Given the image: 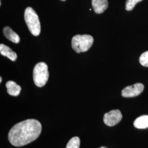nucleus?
<instances>
[{
  "label": "nucleus",
  "instance_id": "1",
  "mask_svg": "<svg viewBox=\"0 0 148 148\" xmlns=\"http://www.w3.org/2000/svg\"><path fill=\"white\" fill-rule=\"evenodd\" d=\"M42 131L41 123L35 119L20 122L12 127L8 133V140L15 147H22L32 143Z\"/></svg>",
  "mask_w": 148,
  "mask_h": 148
},
{
  "label": "nucleus",
  "instance_id": "2",
  "mask_svg": "<svg viewBox=\"0 0 148 148\" xmlns=\"http://www.w3.org/2000/svg\"><path fill=\"white\" fill-rule=\"evenodd\" d=\"M24 19L32 35L35 36H38L41 32L40 21L36 12L32 7H28L25 9Z\"/></svg>",
  "mask_w": 148,
  "mask_h": 148
},
{
  "label": "nucleus",
  "instance_id": "3",
  "mask_svg": "<svg viewBox=\"0 0 148 148\" xmlns=\"http://www.w3.org/2000/svg\"><path fill=\"white\" fill-rule=\"evenodd\" d=\"M93 42V37L91 35H76L72 38L71 46L76 52H85L91 47Z\"/></svg>",
  "mask_w": 148,
  "mask_h": 148
},
{
  "label": "nucleus",
  "instance_id": "4",
  "mask_svg": "<svg viewBox=\"0 0 148 148\" xmlns=\"http://www.w3.org/2000/svg\"><path fill=\"white\" fill-rule=\"evenodd\" d=\"M49 78L47 65L44 62L36 64L33 70V79L35 85L42 87L46 84Z\"/></svg>",
  "mask_w": 148,
  "mask_h": 148
},
{
  "label": "nucleus",
  "instance_id": "5",
  "mask_svg": "<svg viewBox=\"0 0 148 148\" xmlns=\"http://www.w3.org/2000/svg\"><path fill=\"white\" fill-rule=\"evenodd\" d=\"M122 119V115L121 111L118 109H115L106 113L104 115L103 121L106 125L111 127L119 123Z\"/></svg>",
  "mask_w": 148,
  "mask_h": 148
},
{
  "label": "nucleus",
  "instance_id": "6",
  "mask_svg": "<svg viewBox=\"0 0 148 148\" xmlns=\"http://www.w3.org/2000/svg\"><path fill=\"white\" fill-rule=\"evenodd\" d=\"M144 89V86L141 83H137L132 86H128L123 88L121 92L123 97L131 98L140 95Z\"/></svg>",
  "mask_w": 148,
  "mask_h": 148
},
{
  "label": "nucleus",
  "instance_id": "7",
  "mask_svg": "<svg viewBox=\"0 0 148 148\" xmlns=\"http://www.w3.org/2000/svg\"><path fill=\"white\" fill-rule=\"evenodd\" d=\"M108 0H92L93 10L97 14L103 13L108 7Z\"/></svg>",
  "mask_w": 148,
  "mask_h": 148
},
{
  "label": "nucleus",
  "instance_id": "8",
  "mask_svg": "<svg viewBox=\"0 0 148 148\" xmlns=\"http://www.w3.org/2000/svg\"><path fill=\"white\" fill-rule=\"evenodd\" d=\"M3 35L8 40L12 42L18 43L21 41L19 36L14 32L10 27H5L3 29Z\"/></svg>",
  "mask_w": 148,
  "mask_h": 148
},
{
  "label": "nucleus",
  "instance_id": "9",
  "mask_svg": "<svg viewBox=\"0 0 148 148\" xmlns=\"http://www.w3.org/2000/svg\"><path fill=\"white\" fill-rule=\"evenodd\" d=\"M5 86L7 90V93L12 96H18L19 95L21 91V87L19 85H17L14 81H8Z\"/></svg>",
  "mask_w": 148,
  "mask_h": 148
},
{
  "label": "nucleus",
  "instance_id": "10",
  "mask_svg": "<svg viewBox=\"0 0 148 148\" xmlns=\"http://www.w3.org/2000/svg\"><path fill=\"white\" fill-rule=\"evenodd\" d=\"M0 53L1 55L7 57L13 62L16 61L17 58V55L16 52H13L11 48L4 44L0 45Z\"/></svg>",
  "mask_w": 148,
  "mask_h": 148
},
{
  "label": "nucleus",
  "instance_id": "11",
  "mask_svg": "<svg viewBox=\"0 0 148 148\" xmlns=\"http://www.w3.org/2000/svg\"><path fill=\"white\" fill-rule=\"evenodd\" d=\"M134 126L138 129L148 128V115H142L137 117L133 123Z\"/></svg>",
  "mask_w": 148,
  "mask_h": 148
},
{
  "label": "nucleus",
  "instance_id": "12",
  "mask_svg": "<svg viewBox=\"0 0 148 148\" xmlns=\"http://www.w3.org/2000/svg\"><path fill=\"white\" fill-rule=\"evenodd\" d=\"M80 139L78 137L72 138L67 144L66 148H79Z\"/></svg>",
  "mask_w": 148,
  "mask_h": 148
},
{
  "label": "nucleus",
  "instance_id": "13",
  "mask_svg": "<svg viewBox=\"0 0 148 148\" xmlns=\"http://www.w3.org/2000/svg\"><path fill=\"white\" fill-rule=\"evenodd\" d=\"M143 0H127L125 4V8L126 11H132L136 5V4Z\"/></svg>",
  "mask_w": 148,
  "mask_h": 148
},
{
  "label": "nucleus",
  "instance_id": "14",
  "mask_svg": "<svg viewBox=\"0 0 148 148\" xmlns=\"http://www.w3.org/2000/svg\"><path fill=\"white\" fill-rule=\"evenodd\" d=\"M139 63L145 67H148V51L144 52L139 57Z\"/></svg>",
  "mask_w": 148,
  "mask_h": 148
},
{
  "label": "nucleus",
  "instance_id": "15",
  "mask_svg": "<svg viewBox=\"0 0 148 148\" xmlns=\"http://www.w3.org/2000/svg\"><path fill=\"white\" fill-rule=\"evenodd\" d=\"M2 77H0V82H1V83L2 82Z\"/></svg>",
  "mask_w": 148,
  "mask_h": 148
},
{
  "label": "nucleus",
  "instance_id": "16",
  "mask_svg": "<svg viewBox=\"0 0 148 148\" xmlns=\"http://www.w3.org/2000/svg\"><path fill=\"white\" fill-rule=\"evenodd\" d=\"M60 1H65L66 0H60Z\"/></svg>",
  "mask_w": 148,
  "mask_h": 148
},
{
  "label": "nucleus",
  "instance_id": "17",
  "mask_svg": "<svg viewBox=\"0 0 148 148\" xmlns=\"http://www.w3.org/2000/svg\"></svg>",
  "mask_w": 148,
  "mask_h": 148
}]
</instances>
